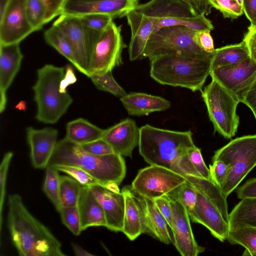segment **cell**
<instances>
[{
  "label": "cell",
  "mask_w": 256,
  "mask_h": 256,
  "mask_svg": "<svg viewBox=\"0 0 256 256\" xmlns=\"http://www.w3.org/2000/svg\"><path fill=\"white\" fill-rule=\"evenodd\" d=\"M56 164L80 168L105 186L111 184L119 185L126 174V166L122 156L115 153L94 155L65 138L58 142L48 164Z\"/></svg>",
  "instance_id": "3957f363"
},
{
  "label": "cell",
  "mask_w": 256,
  "mask_h": 256,
  "mask_svg": "<svg viewBox=\"0 0 256 256\" xmlns=\"http://www.w3.org/2000/svg\"><path fill=\"white\" fill-rule=\"evenodd\" d=\"M26 132L33 166L36 168H46L58 142V130L52 128L36 129L30 126Z\"/></svg>",
  "instance_id": "ac0fdd59"
},
{
  "label": "cell",
  "mask_w": 256,
  "mask_h": 256,
  "mask_svg": "<svg viewBox=\"0 0 256 256\" xmlns=\"http://www.w3.org/2000/svg\"><path fill=\"white\" fill-rule=\"evenodd\" d=\"M226 240L245 248L243 256H256V228L244 226L230 230Z\"/></svg>",
  "instance_id": "1f68e13d"
},
{
  "label": "cell",
  "mask_w": 256,
  "mask_h": 256,
  "mask_svg": "<svg viewBox=\"0 0 256 256\" xmlns=\"http://www.w3.org/2000/svg\"><path fill=\"white\" fill-rule=\"evenodd\" d=\"M65 69V74L60 85V90L62 92H67L66 88L68 86L76 82V78L72 67L70 66H67Z\"/></svg>",
  "instance_id": "9f6ffc18"
},
{
  "label": "cell",
  "mask_w": 256,
  "mask_h": 256,
  "mask_svg": "<svg viewBox=\"0 0 256 256\" xmlns=\"http://www.w3.org/2000/svg\"><path fill=\"white\" fill-rule=\"evenodd\" d=\"M124 198L122 232L130 240L147 232L146 214L143 198L136 193L131 186L122 191Z\"/></svg>",
  "instance_id": "2e32d148"
},
{
  "label": "cell",
  "mask_w": 256,
  "mask_h": 256,
  "mask_svg": "<svg viewBox=\"0 0 256 256\" xmlns=\"http://www.w3.org/2000/svg\"><path fill=\"white\" fill-rule=\"evenodd\" d=\"M135 10L150 18L154 25L160 19L198 15L190 5L181 0H150L139 4Z\"/></svg>",
  "instance_id": "603a6c76"
},
{
  "label": "cell",
  "mask_w": 256,
  "mask_h": 256,
  "mask_svg": "<svg viewBox=\"0 0 256 256\" xmlns=\"http://www.w3.org/2000/svg\"><path fill=\"white\" fill-rule=\"evenodd\" d=\"M186 180L184 176L170 169L150 165L138 171L131 188L140 196L154 200L166 195Z\"/></svg>",
  "instance_id": "8fae6325"
},
{
  "label": "cell",
  "mask_w": 256,
  "mask_h": 256,
  "mask_svg": "<svg viewBox=\"0 0 256 256\" xmlns=\"http://www.w3.org/2000/svg\"><path fill=\"white\" fill-rule=\"evenodd\" d=\"M131 30L128 46L131 61L143 58V54L148 38L152 34L154 25L152 20L136 10L128 12L126 16Z\"/></svg>",
  "instance_id": "7402d4cb"
},
{
  "label": "cell",
  "mask_w": 256,
  "mask_h": 256,
  "mask_svg": "<svg viewBox=\"0 0 256 256\" xmlns=\"http://www.w3.org/2000/svg\"><path fill=\"white\" fill-rule=\"evenodd\" d=\"M24 58L20 44H0V112L4 111L7 90L18 72Z\"/></svg>",
  "instance_id": "44dd1931"
},
{
  "label": "cell",
  "mask_w": 256,
  "mask_h": 256,
  "mask_svg": "<svg viewBox=\"0 0 256 256\" xmlns=\"http://www.w3.org/2000/svg\"><path fill=\"white\" fill-rule=\"evenodd\" d=\"M88 187L104 210L106 227L112 231L121 232L124 212V198L122 192L112 191L101 184Z\"/></svg>",
  "instance_id": "ffe728a7"
},
{
  "label": "cell",
  "mask_w": 256,
  "mask_h": 256,
  "mask_svg": "<svg viewBox=\"0 0 256 256\" xmlns=\"http://www.w3.org/2000/svg\"><path fill=\"white\" fill-rule=\"evenodd\" d=\"M196 190L197 202L190 219L192 222L204 226L214 237L224 242L230 231L228 222L216 206L204 194Z\"/></svg>",
  "instance_id": "e0dca14e"
},
{
  "label": "cell",
  "mask_w": 256,
  "mask_h": 256,
  "mask_svg": "<svg viewBox=\"0 0 256 256\" xmlns=\"http://www.w3.org/2000/svg\"><path fill=\"white\" fill-rule=\"evenodd\" d=\"M8 206V228L20 256H66L60 241L30 214L20 195H10Z\"/></svg>",
  "instance_id": "6da1fadb"
},
{
  "label": "cell",
  "mask_w": 256,
  "mask_h": 256,
  "mask_svg": "<svg viewBox=\"0 0 256 256\" xmlns=\"http://www.w3.org/2000/svg\"><path fill=\"white\" fill-rule=\"evenodd\" d=\"M82 186L70 176H60L59 198L62 207L77 206Z\"/></svg>",
  "instance_id": "836d02e7"
},
{
  "label": "cell",
  "mask_w": 256,
  "mask_h": 256,
  "mask_svg": "<svg viewBox=\"0 0 256 256\" xmlns=\"http://www.w3.org/2000/svg\"><path fill=\"white\" fill-rule=\"evenodd\" d=\"M249 57L242 41L215 49L212 59L211 71L220 67L238 64Z\"/></svg>",
  "instance_id": "83f0119b"
},
{
  "label": "cell",
  "mask_w": 256,
  "mask_h": 256,
  "mask_svg": "<svg viewBox=\"0 0 256 256\" xmlns=\"http://www.w3.org/2000/svg\"><path fill=\"white\" fill-rule=\"evenodd\" d=\"M193 32L180 26L162 28L152 33L148 38L143 54V58L149 60L157 56L177 54L194 57L208 56L194 40Z\"/></svg>",
  "instance_id": "ba28073f"
},
{
  "label": "cell",
  "mask_w": 256,
  "mask_h": 256,
  "mask_svg": "<svg viewBox=\"0 0 256 256\" xmlns=\"http://www.w3.org/2000/svg\"><path fill=\"white\" fill-rule=\"evenodd\" d=\"M209 169L212 180L220 188L230 171V166L221 160H216L210 165Z\"/></svg>",
  "instance_id": "ee69618b"
},
{
  "label": "cell",
  "mask_w": 256,
  "mask_h": 256,
  "mask_svg": "<svg viewBox=\"0 0 256 256\" xmlns=\"http://www.w3.org/2000/svg\"><path fill=\"white\" fill-rule=\"evenodd\" d=\"M77 206L82 231L91 226H106L104 210L90 187L82 186Z\"/></svg>",
  "instance_id": "d4e9b609"
},
{
  "label": "cell",
  "mask_w": 256,
  "mask_h": 256,
  "mask_svg": "<svg viewBox=\"0 0 256 256\" xmlns=\"http://www.w3.org/2000/svg\"><path fill=\"white\" fill-rule=\"evenodd\" d=\"M140 128L130 118L104 130L102 138L108 142L115 154L132 157L134 148L138 146Z\"/></svg>",
  "instance_id": "d6986e66"
},
{
  "label": "cell",
  "mask_w": 256,
  "mask_h": 256,
  "mask_svg": "<svg viewBox=\"0 0 256 256\" xmlns=\"http://www.w3.org/2000/svg\"><path fill=\"white\" fill-rule=\"evenodd\" d=\"M214 52L203 57L177 54L156 57L150 60V76L162 85L201 91L211 72Z\"/></svg>",
  "instance_id": "277c9868"
},
{
  "label": "cell",
  "mask_w": 256,
  "mask_h": 256,
  "mask_svg": "<svg viewBox=\"0 0 256 256\" xmlns=\"http://www.w3.org/2000/svg\"><path fill=\"white\" fill-rule=\"evenodd\" d=\"M230 230L244 226L256 228V198L241 200L229 214Z\"/></svg>",
  "instance_id": "f546056e"
},
{
  "label": "cell",
  "mask_w": 256,
  "mask_h": 256,
  "mask_svg": "<svg viewBox=\"0 0 256 256\" xmlns=\"http://www.w3.org/2000/svg\"><path fill=\"white\" fill-rule=\"evenodd\" d=\"M201 92L214 131L226 138L234 137L240 123L236 114L240 101L213 79Z\"/></svg>",
  "instance_id": "52a82bcc"
},
{
  "label": "cell",
  "mask_w": 256,
  "mask_h": 256,
  "mask_svg": "<svg viewBox=\"0 0 256 256\" xmlns=\"http://www.w3.org/2000/svg\"><path fill=\"white\" fill-rule=\"evenodd\" d=\"M188 154L190 162L202 177L212 180L210 169L204 162L200 148L195 146L188 150Z\"/></svg>",
  "instance_id": "f6af8a7d"
},
{
  "label": "cell",
  "mask_w": 256,
  "mask_h": 256,
  "mask_svg": "<svg viewBox=\"0 0 256 256\" xmlns=\"http://www.w3.org/2000/svg\"><path fill=\"white\" fill-rule=\"evenodd\" d=\"M80 18L87 26L99 32L104 30L114 20L109 16L99 14H90Z\"/></svg>",
  "instance_id": "7bdbcfd3"
},
{
  "label": "cell",
  "mask_w": 256,
  "mask_h": 256,
  "mask_svg": "<svg viewBox=\"0 0 256 256\" xmlns=\"http://www.w3.org/2000/svg\"><path fill=\"white\" fill-rule=\"evenodd\" d=\"M238 198L240 200L256 198V178L246 181L236 190Z\"/></svg>",
  "instance_id": "816d5d0a"
},
{
  "label": "cell",
  "mask_w": 256,
  "mask_h": 256,
  "mask_svg": "<svg viewBox=\"0 0 256 256\" xmlns=\"http://www.w3.org/2000/svg\"><path fill=\"white\" fill-rule=\"evenodd\" d=\"M184 177L216 206L225 220L228 222L229 214L226 198L222 194L219 186L212 180L201 177L188 175Z\"/></svg>",
  "instance_id": "f1b7e54d"
},
{
  "label": "cell",
  "mask_w": 256,
  "mask_h": 256,
  "mask_svg": "<svg viewBox=\"0 0 256 256\" xmlns=\"http://www.w3.org/2000/svg\"><path fill=\"white\" fill-rule=\"evenodd\" d=\"M121 32V26L113 20L102 32L92 54L90 76L112 71L123 64L122 52L127 46Z\"/></svg>",
  "instance_id": "30bf717a"
},
{
  "label": "cell",
  "mask_w": 256,
  "mask_h": 256,
  "mask_svg": "<svg viewBox=\"0 0 256 256\" xmlns=\"http://www.w3.org/2000/svg\"><path fill=\"white\" fill-rule=\"evenodd\" d=\"M212 8L220 10L224 18L236 19L244 13L237 0H208Z\"/></svg>",
  "instance_id": "60d3db41"
},
{
  "label": "cell",
  "mask_w": 256,
  "mask_h": 256,
  "mask_svg": "<svg viewBox=\"0 0 256 256\" xmlns=\"http://www.w3.org/2000/svg\"><path fill=\"white\" fill-rule=\"evenodd\" d=\"M26 0H8L0 9V44H20L34 32L28 19Z\"/></svg>",
  "instance_id": "4fadbf2b"
},
{
  "label": "cell",
  "mask_w": 256,
  "mask_h": 256,
  "mask_svg": "<svg viewBox=\"0 0 256 256\" xmlns=\"http://www.w3.org/2000/svg\"><path fill=\"white\" fill-rule=\"evenodd\" d=\"M44 38L48 44L53 47L74 66L75 61L70 44L64 34L58 28L52 24L46 30Z\"/></svg>",
  "instance_id": "e575fe53"
},
{
  "label": "cell",
  "mask_w": 256,
  "mask_h": 256,
  "mask_svg": "<svg viewBox=\"0 0 256 256\" xmlns=\"http://www.w3.org/2000/svg\"><path fill=\"white\" fill-rule=\"evenodd\" d=\"M208 30L195 32L194 40L199 47L208 53H213L215 50L214 41Z\"/></svg>",
  "instance_id": "7dc6e473"
},
{
  "label": "cell",
  "mask_w": 256,
  "mask_h": 256,
  "mask_svg": "<svg viewBox=\"0 0 256 256\" xmlns=\"http://www.w3.org/2000/svg\"><path fill=\"white\" fill-rule=\"evenodd\" d=\"M170 26H180L193 32L208 30H212L214 26L204 14H200L194 16L170 18L160 19L155 23L153 32L160 28Z\"/></svg>",
  "instance_id": "4dcf8cb0"
},
{
  "label": "cell",
  "mask_w": 256,
  "mask_h": 256,
  "mask_svg": "<svg viewBox=\"0 0 256 256\" xmlns=\"http://www.w3.org/2000/svg\"><path fill=\"white\" fill-rule=\"evenodd\" d=\"M104 132V130L84 118H78L66 124L65 138L82 145L102 138Z\"/></svg>",
  "instance_id": "484cf974"
},
{
  "label": "cell",
  "mask_w": 256,
  "mask_h": 256,
  "mask_svg": "<svg viewBox=\"0 0 256 256\" xmlns=\"http://www.w3.org/2000/svg\"><path fill=\"white\" fill-rule=\"evenodd\" d=\"M72 246L74 254L76 256H94L93 254L89 252H88L85 250L80 246L72 243Z\"/></svg>",
  "instance_id": "6f0895ef"
},
{
  "label": "cell",
  "mask_w": 256,
  "mask_h": 256,
  "mask_svg": "<svg viewBox=\"0 0 256 256\" xmlns=\"http://www.w3.org/2000/svg\"><path fill=\"white\" fill-rule=\"evenodd\" d=\"M120 100L128 114L133 116L148 115L170 107V102L165 98L143 92L126 94L120 98Z\"/></svg>",
  "instance_id": "cb8c5ba5"
},
{
  "label": "cell",
  "mask_w": 256,
  "mask_h": 256,
  "mask_svg": "<svg viewBox=\"0 0 256 256\" xmlns=\"http://www.w3.org/2000/svg\"><path fill=\"white\" fill-rule=\"evenodd\" d=\"M154 200L172 230V211L169 198L165 195L156 198Z\"/></svg>",
  "instance_id": "c3c4849f"
},
{
  "label": "cell",
  "mask_w": 256,
  "mask_h": 256,
  "mask_svg": "<svg viewBox=\"0 0 256 256\" xmlns=\"http://www.w3.org/2000/svg\"><path fill=\"white\" fill-rule=\"evenodd\" d=\"M59 170L54 166L48 165L46 168L43 190L58 212L62 206L59 198Z\"/></svg>",
  "instance_id": "d590c367"
},
{
  "label": "cell",
  "mask_w": 256,
  "mask_h": 256,
  "mask_svg": "<svg viewBox=\"0 0 256 256\" xmlns=\"http://www.w3.org/2000/svg\"><path fill=\"white\" fill-rule=\"evenodd\" d=\"M58 212L63 224L74 234L80 235L82 230L78 206L62 207Z\"/></svg>",
  "instance_id": "ab89813d"
},
{
  "label": "cell",
  "mask_w": 256,
  "mask_h": 256,
  "mask_svg": "<svg viewBox=\"0 0 256 256\" xmlns=\"http://www.w3.org/2000/svg\"><path fill=\"white\" fill-rule=\"evenodd\" d=\"M147 221V232L160 242L169 244L173 240L170 234L168 223L158 210L154 200L144 198Z\"/></svg>",
  "instance_id": "4316f807"
},
{
  "label": "cell",
  "mask_w": 256,
  "mask_h": 256,
  "mask_svg": "<svg viewBox=\"0 0 256 256\" xmlns=\"http://www.w3.org/2000/svg\"><path fill=\"white\" fill-rule=\"evenodd\" d=\"M237 1L242 6V0H237Z\"/></svg>",
  "instance_id": "91938a15"
},
{
  "label": "cell",
  "mask_w": 256,
  "mask_h": 256,
  "mask_svg": "<svg viewBox=\"0 0 256 256\" xmlns=\"http://www.w3.org/2000/svg\"><path fill=\"white\" fill-rule=\"evenodd\" d=\"M167 196L170 199L172 211L171 230L176 248L182 256H198L204 251V248L200 246L195 240L188 214L178 202Z\"/></svg>",
  "instance_id": "9a60e30c"
},
{
  "label": "cell",
  "mask_w": 256,
  "mask_h": 256,
  "mask_svg": "<svg viewBox=\"0 0 256 256\" xmlns=\"http://www.w3.org/2000/svg\"><path fill=\"white\" fill-rule=\"evenodd\" d=\"M166 196L174 199L182 205L190 218L194 214L197 202L196 190L187 180Z\"/></svg>",
  "instance_id": "d6a6232c"
},
{
  "label": "cell",
  "mask_w": 256,
  "mask_h": 256,
  "mask_svg": "<svg viewBox=\"0 0 256 256\" xmlns=\"http://www.w3.org/2000/svg\"><path fill=\"white\" fill-rule=\"evenodd\" d=\"M89 78L99 90L108 92L120 98L126 94L113 77L112 71L104 74H92Z\"/></svg>",
  "instance_id": "74e56055"
},
{
  "label": "cell",
  "mask_w": 256,
  "mask_h": 256,
  "mask_svg": "<svg viewBox=\"0 0 256 256\" xmlns=\"http://www.w3.org/2000/svg\"><path fill=\"white\" fill-rule=\"evenodd\" d=\"M242 103L250 108L256 120V80L246 92Z\"/></svg>",
  "instance_id": "11a10c76"
},
{
  "label": "cell",
  "mask_w": 256,
  "mask_h": 256,
  "mask_svg": "<svg viewBox=\"0 0 256 256\" xmlns=\"http://www.w3.org/2000/svg\"><path fill=\"white\" fill-rule=\"evenodd\" d=\"M52 166L60 172L66 174L82 186H90L96 184H100L94 177L78 166L64 164H56Z\"/></svg>",
  "instance_id": "f35d334b"
},
{
  "label": "cell",
  "mask_w": 256,
  "mask_h": 256,
  "mask_svg": "<svg viewBox=\"0 0 256 256\" xmlns=\"http://www.w3.org/2000/svg\"><path fill=\"white\" fill-rule=\"evenodd\" d=\"M242 9L250 25L256 26V0H242Z\"/></svg>",
  "instance_id": "db71d44e"
},
{
  "label": "cell",
  "mask_w": 256,
  "mask_h": 256,
  "mask_svg": "<svg viewBox=\"0 0 256 256\" xmlns=\"http://www.w3.org/2000/svg\"><path fill=\"white\" fill-rule=\"evenodd\" d=\"M138 4V0H66L60 15L81 17L99 14L114 19L126 16Z\"/></svg>",
  "instance_id": "5bb4252c"
},
{
  "label": "cell",
  "mask_w": 256,
  "mask_h": 256,
  "mask_svg": "<svg viewBox=\"0 0 256 256\" xmlns=\"http://www.w3.org/2000/svg\"><path fill=\"white\" fill-rule=\"evenodd\" d=\"M65 72V68L51 64L37 70V80L32 89L37 106L36 118L38 122L47 124L57 122L72 104L71 96L60 90Z\"/></svg>",
  "instance_id": "5b68a950"
},
{
  "label": "cell",
  "mask_w": 256,
  "mask_h": 256,
  "mask_svg": "<svg viewBox=\"0 0 256 256\" xmlns=\"http://www.w3.org/2000/svg\"><path fill=\"white\" fill-rule=\"evenodd\" d=\"M8 0H0V9L5 5Z\"/></svg>",
  "instance_id": "680465c9"
},
{
  "label": "cell",
  "mask_w": 256,
  "mask_h": 256,
  "mask_svg": "<svg viewBox=\"0 0 256 256\" xmlns=\"http://www.w3.org/2000/svg\"><path fill=\"white\" fill-rule=\"evenodd\" d=\"M192 136L191 130H172L146 124L140 128V154L150 165L164 167L181 175L180 162L196 146Z\"/></svg>",
  "instance_id": "7a4b0ae2"
},
{
  "label": "cell",
  "mask_w": 256,
  "mask_h": 256,
  "mask_svg": "<svg viewBox=\"0 0 256 256\" xmlns=\"http://www.w3.org/2000/svg\"><path fill=\"white\" fill-rule=\"evenodd\" d=\"M221 160L230 166V171L220 188L226 198L256 166V134L232 140L216 150L212 162Z\"/></svg>",
  "instance_id": "8992f818"
},
{
  "label": "cell",
  "mask_w": 256,
  "mask_h": 256,
  "mask_svg": "<svg viewBox=\"0 0 256 256\" xmlns=\"http://www.w3.org/2000/svg\"><path fill=\"white\" fill-rule=\"evenodd\" d=\"M26 12L34 32L39 30L46 24V7L42 0H26Z\"/></svg>",
  "instance_id": "8d00e7d4"
},
{
  "label": "cell",
  "mask_w": 256,
  "mask_h": 256,
  "mask_svg": "<svg viewBox=\"0 0 256 256\" xmlns=\"http://www.w3.org/2000/svg\"><path fill=\"white\" fill-rule=\"evenodd\" d=\"M242 42L247 48L250 58L256 62V26L250 25L248 28Z\"/></svg>",
  "instance_id": "681fc988"
},
{
  "label": "cell",
  "mask_w": 256,
  "mask_h": 256,
  "mask_svg": "<svg viewBox=\"0 0 256 256\" xmlns=\"http://www.w3.org/2000/svg\"><path fill=\"white\" fill-rule=\"evenodd\" d=\"M210 75L242 102L256 80V62L249 57L238 64L217 68L211 71Z\"/></svg>",
  "instance_id": "7c38bea8"
},
{
  "label": "cell",
  "mask_w": 256,
  "mask_h": 256,
  "mask_svg": "<svg viewBox=\"0 0 256 256\" xmlns=\"http://www.w3.org/2000/svg\"><path fill=\"white\" fill-rule=\"evenodd\" d=\"M80 146L86 152L96 156H104L114 153L110 144L102 138Z\"/></svg>",
  "instance_id": "bcb514c9"
},
{
  "label": "cell",
  "mask_w": 256,
  "mask_h": 256,
  "mask_svg": "<svg viewBox=\"0 0 256 256\" xmlns=\"http://www.w3.org/2000/svg\"><path fill=\"white\" fill-rule=\"evenodd\" d=\"M189 5L195 10L198 14H208L211 12L212 6L208 0H181Z\"/></svg>",
  "instance_id": "f5cc1de1"
},
{
  "label": "cell",
  "mask_w": 256,
  "mask_h": 256,
  "mask_svg": "<svg viewBox=\"0 0 256 256\" xmlns=\"http://www.w3.org/2000/svg\"><path fill=\"white\" fill-rule=\"evenodd\" d=\"M53 25L66 38L74 54V67L89 78L92 54L102 32L90 28L80 17L67 15L59 16Z\"/></svg>",
  "instance_id": "9c48e42d"
},
{
  "label": "cell",
  "mask_w": 256,
  "mask_h": 256,
  "mask_svg": "<svg viewBox=\"0 0 256 256\" xmlns=\"http://www.w3.org/2000/svg\"><path fill=\"white\" fill-rule=\"evenodd\" d=\"M45 4L46 13V24L60 14L62 7L66 0H42Z\"/></svg>",
  "instance_id": "f907efd6"
},
{
  "label": "cell",
  "mask_w": 256,
  "mask_h": 256,
  "mask_svg": "<svg viewBox=\"0 0 256 256\" xmlns=\"http://www.w3.org/2000/svg\"><path fill=\"white\" fill-rule=\"evenodd\" d=\"M13 156L12 152H6L4 156L0 165V230L2 224V209L6 196V182L8 168Z\"/></svg>",
  "instance_id": "b9f144b4"
}]
</instances>
